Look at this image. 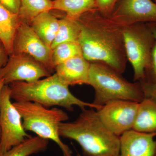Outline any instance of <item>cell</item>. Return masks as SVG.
<instances>
[{
    "label": "cell",
    "mask_w": 156,
    "mask_h": 156,
    "mask_svg": "<svg viewBox=\"0 0 156 156\" xmlns=\"http://www.w3.org/2000/svg\"><path fill=\"white\" fill-rule=\"evenodd\" d=\"M156 133L131 130L120 136L119 156H156Z\"/></svg>",
    "instance_id": "7c38bea8"
},
{
    "label": "cell",
    "mask_w": 156,
    "mask_h": 156,
    "mask_svg": "<svg viewBox=\"0 0 156 156\" xmlns=\"http://www.w3.org/2000/svg\"><path fill=\"white\" fill-rule=\"evenodd\" d=\"M83 55L80 45L77 42H65L56 46L52 50V60L56 66L75 56Z\"/></svg>",
    "instance_id": "44dd1931"
},
{
    "label": "cell",
    "mask_w": 156,
    "mask_h": 156,
    "mask_svg": "<svg viewBox=\"0 0 156 156\" xmlns=\"http://www.w3.org/2000/svg\"><path fill=\"white\" fill-rule=\"evenodd\" d=\"M120 0H95L96 9L106 17H110Z\"/></svg>",
    "instance_id": "603a6c76"
},
{
    "label": "cell",
    "mask_w": 156,
    "mask_h": 156,
    "mask_svg": "<svg viewBox=\"0 0 156 156\" xmlns=\"http://www.w3.org/2000/svg\"><path fill=\"white\" fill-rule=\"evenodd\" d=\"M95 9V0H53V10L62 11L66 16L76 20Z\"/></svg>",
    "instance_id": "e0dca14e"
},
{
    "label": "cell",
    "mask_w": 156,
    "mask_h": 156,
    "mask_svg": "<svg viewBox=\"0 0 156 156\" xmlns=\"http://www.w3.org/2000/svg\"><path fill=\"white\" fill-rule=\"evenodd\" d=\"M139 82L141 84L145 97L150 98L156 102V81H142Z\"/></svg>",
    "instance_id": "cb8c5ba5"
},
{
    "label": "cell",
    "mask_w": 156,
    "mask_h": 156,
    "mask_svg": "<svg viewBox=\"0 0 156 156\" xmlns=\"http://www.w3.org/2000/svg\"><path fill=\"white\" fill-rule=\"evenodd\" d=\"M5 83L4 82V80L3 79L0 78V95H1V92H2V89L3 87L5 86ZM1 131V130H0Z\"/></svg>",
    "instance_id": "4316f807"
},
{
    "label": "cell",
    "mask_w": 156,
    "mask_h": 156,
    "mask_svg": "<svg viewBox=\"0 0 156 156\" xmlns=\"http://www.w3.org/2000/svg\"><path fill=\"white\" fill-rule=\"evenodd\" d=\"M88 85L95 90L92 103L99 107L115 100L139 103L145 98L139 82H128L121 74L102 62H90Z\"/></svg>",
    "instance_id": "277c9868"
},
{
    "label": "cell",
    "mask_w": 156,
    "mask_h": 156,
    "mask_svg": "<svg viewBox=\"0 0 156 156\" xmlns=\"http://www.w3.org/2000/svg\"><path fill=\"white\" fill-rule=\"evenodd\" d=\"M14 53L30 56L43 65L50 73L55 69L52 62V50L28 23L21 21L20 23L14 38Z\"/></svg>",
    "instance_id": "30bf717a"
},
{
    "label": "cell",
    "mask_w": 156,
    "mask_h": 156,
    "mask_svg": "<svg viewBox=\"0 0 156 156\" xmlns=\"http://www.w3.org/2000/svg\"><path fill=\"white\" fill-rule=\"evenodd\" d=\"M132 130L156 134V102L154 101L145 97L139 102Z\"/></svg>",
    "instance_id": "9a60e30c"
},
{
    "label": "cell",
    "mask_w": 156,
    "mask_h": 156,
    "mask_svg": "<svg viewBox=\"0 0 156 156\" xmlns=\"http://www.w3.org/2000/svg\"><path fill=\"white\" fill-rule=\"evenodd\" d=\"M13 104L21 115L26 131H32L41 138L53 140L61 149L63 156H72V151L62 141L59 134L60 123L69 119L66 112L32 101H15Z\"/></svg>",
    "instance_id": "5b68a950"
},
{
    "label": "cell",
    "mask_w": 156,
    "mask_h": 156,
    "mask_svg": "<svg viewBox=\"0 0 156 156\" xmlns=\"http://www.w3.org/2000/svg\"><path fill=\"white\" fill-rule=\"evenodd\" d=\"M0 140H1V131H0Z\"/></svg>",
    "instance_id": "f1b7e54d"
},
{
    "label": "cell",
    "mask_w": 156,
    "mask_h": 156,
    "mask_svg": "<svg viewBox=\"0 0 156 156\" xmlns=\"http://www.w3.org/2000/svg\"><path fill=\"white\" fill-rule=\"evenodd\" d=\"M11 99L10 87L5 85L0 95V156L31 136L24 130L21 115Z\"/></svg>",
    "instance_id": "52a82bcc"
},
{
    "label": "cell",
    "mask_w": 156,
    "mask_h": 156,
    "mask_svg": "<svg viewBox=\"0 0 156 156\" xmlns=\"http://www.w3.org/2000/svg\"><path fill=\"white\" fill-rule=\"evenodd\" d=\"M29 25L39 37L51 48L58 31L59 19L50 11L44 12L34 18Z\"/></svg>",
    "instance_id": "2e32d148"
},
{
    "label": "cell",
    "mask_w": 156,
    "mask_h": 156,
    "mask_svg": "<svg viewBox=\"0 0 156 156\" xmlns=\"http://www.w3.org/2000/svg\"><path fill=\"white\" fill-rule=\"evenodd\" d=\"M110 17L122 27L156 22V3L152 0H120Z\"/></svg>",
    "instance_id": "8fae6325"
},
{
    "label": "cell",
    "mask_w": 156,
    "mask_h": 156,
    "mask_svg": "<svg viewBox=\"0 0 156 156\" xmlns=\"http://www.w3.org/2000/svg\"><path fill=\"white\" fill-rule=\"evenodd\" d=\"M123 36L128 61L134 70V82L145 79L150 68L154 36L148 23H138L124 27Z\"/></svg>",
    "instance_id": "8992f818"
},
{
    "label": "cell",
    "mask_w": 156,
    "mask_h": 156,
    "mask_svg": "<svg viewBox=\"0 0 156 156\" xmlns=\"http://www.w3.org/2000/svg\"><path fill=\"white\" fill-rule=\"evenodd\" d=\"M139 103L123 100L111 101L96 110L103 125L118 136L132 130Z\"/></svg>",
    "instance_id": "ba28073f"
},
{
    "label": "cell",
    "mask_w": 156,
    "mask_h": 156,
    "mask_svg": "<svg viewBox=\"0 0 156 156\" xmlns=\"http://www.w3.org/2000/svg\"><path fill=\"white\" fill-rule=\"evenodd\" d=\"M76 156H81V155L80 154H78Z\"/></svg>",
    "instance_id": "83f0119b"
},
{
    "label": "cell",
    "mask_w": 156,
    "mask_h": 156,
    "mask_svg": "<svg viewBox=\"0 0 156 156\" xmlns=\"http://www.w3.org/2000/svg\"><path fill=\"white\" fill-rule=\"evenodd\" d=\"M80 33V27L77 20L66 16L59 19V26L51 50L56 46L65 42H77Z\"/></svg>",
    "instance_id": "d6986e66"
},
{
    "label": "cell",
    "mask_w": 156,
    "mask_h": 156,
    "mask_svg": "<svg viewBox=\"0 0 156 156\" xmlns=\"http://www.w3.org/2000/svg\"><path fill=\"white\" fill-rule=\"evenodd\" d=\"M148 23L153 33L155 42L152 54L151 64V67L146 73L145 79L143 81L155 82L156 81V22Z\"/></svg>",
    "instance_id": "7402d4cb"
},
{
    "label": "cell",
    "mask_w": 156,
    "mask_h": 156,
    "mask_svg": "<svg viewBox=\"0 0 156 156\" xmlns=\"http://www.w3.org/2000/svg\"><path fill=\"white\" fill-rule=\"evenodd\" d=\"M0 3L14 14H18L20 0H0Z\"/></svg>",
    "instance_id": "d4e9b609"
},
{
    "label": "cell",
    "mask_w": 156,
    "mask_h": 156,
    "mask_svg": "<svg viewBox=\"0 0 156 156\" xmlns=\"http://www.w3.org/2000/svg\"><path fill=\"white\" fill-rule=\"evenodd\" d=\"M8 56H9L7 51L0 41V69L4 67L8 61Z\"/></svg>",
    "instance_id": "484cf974"
},
{
    "label": "cell",
    "mask_w": 156,
    "mask_h": 156,
    "mask_svg": "<svg viewBox=\"0 0 156 156\" xmlns=\"http://www.w3.org/2000/svg\"><path fill=\"white\" fill-rule=\"evenodd\" d=\"M20 22L18 14L0 3V41L9 56L13 53L14 38Z\"/></svg>",
    "instance_id": "5bb4252c"
},
{
    "label": "cell",
    "mask_w": 156,
    "mask_h": 156,
    "mask_svg": "<svg viewBox=\"0 0 156 156\" xmlns=\"http://www.w3.org/2000/svg\"><path fill=\"white\" fill-rule=\"evenodd\" d=\"M90 62L83 55L73 57L56 66V73L68 86L88 85Z\"/></svg>",
    "instance_id": "4fadbf2b"
},
{
    "label": "cell",
    "mask_w": 156,
    "mask_h": 156,
    "mask_svg": "<svg viewBox=\"0 0 156 156\" xmlns=\"http://www.w3.org/2000/svg\"><path fill=\"white\" fill-rule=\"evenodd\" d=\"M77 20L80 27L78 43L84 58L90 62L105 63L121 74L125 72L128 58L124 27L97 9L87 12Z\"/></svg>",
    "instance_id": "6da1fadb"
},
{
    "label": "cell",
    "mask_w": 156,
    "mask_h": 156,
    "mask_svg": "<svg viewBox=\"0 0 156 156\" xmlns=\"http://www.w3.org/2000/svg\"><path fill=\"white\" fill-rule=\"evenodd\" d=\"M94 109H81L75 121L60 123L59 136L76 141L84 156H119L120 136L103 125Z\"/></svg>",
    "instance_id": "7a4b0ae2"
},
{
    "label": "cell",
    "mask_w": 156,
    "mask_h": 156,
    "mask_svg": "<svg viewBox=\"0 0 156 156\" xmlns=\"http://www.w3.org/2000/svg\"><path fill=\"white\" fill-rule=\"evenodd\" d=\"M48 144L49 140L38 136H30L2 156H29L46 150Z\"/></svg>",
    "instance_id": "ffe728a7"
},
{
    "label": "cell",
    "mask_w": 156,
    "mask_h": 156,
    "mask_svg": "<svg viewBox=\"0 0 156 156\" xmlns=\"http://www.w3.org/2000/svg\"><path fill=\"white\" fill-rule=\"evenodd\" d=\"M51 73L43 65L28 55L14 53L0 69V78L5 85L15 82L31 83L47 77Z\"/></svg>",
    "instance_id": "9c48e42d"
},
{
    "label": "cell",
    "mask_w": 156,
    "mask_h": 156,
    "mask_svg": "<svg viewBox=\"0 0 156 156\" xmlns=\"http://www.w3.org/2000/svg\"><path fill=\"white\" fill-rule=\"evenodd\" d=\"M11 98L15 101H32L46 107L59 106L69 112L74 111V107L81 109L87 107L96 110L101 107L85 102L74 96L67 84L55 73L43 80L31 83L15 82L9 86Z\"/></svg>",
    "instance_id": "3957f363"
},
{
    "label": "cell",
    "mask_w": 156,
    "mask_h": 156,
    "mask_svg": "<svg viewBox=\"0 0 156 156\" xmlns=\"http://www.w3.org/2000/svg\"><path fill=\"white\" fill-rule=\"evenodd\" d=\"M53 10V0H20L18 15L21 22L30 24L34 18Z\"/></svg>",
    "instance_id": "ac0fdd59"
}]
</instances>
